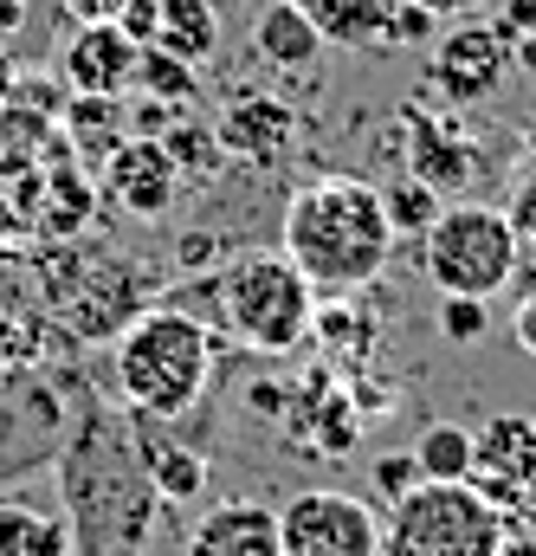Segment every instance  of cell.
<instances>
[{"label": "cell", "instance_id": "1", "mask_svg": "<svg viewBox=\"0 0 536 556\" xmlns=\"http://www.w3.org/2000/svg\"><path fill=\"white\" fill-rule=\"evenodd\" d=\"M59 492L78 556H142V538L155 531V485L142 466V440L104 408L72 420L59 446Z\"/></svg>", "mask_w": 536, "mask_h": 556}, {"label": "cell", "instance_id": "2", "mask_svg": "<svg viewBox=\"0 0 536 556\" xmlns=\"http://www.w3.org/2000/svg\"><path fill=\"white\" fill-rule=\"evenodd\" d=\"M278 253L310 278V291H362L388 273L395 260V227L382 207V188L362 175H317L284 201V233Z\"/></svg>", "mask_w": 536, "mask_h": 556}, {"label": "cell", "instance_id": "3", "mask_svg": "<svg viewBox=\"0 0 536 556\" xmlns=\"http://www.w3.org/2000/svg\"><path fill=\"white\" fill-rule=\"evenodd\" d=\"M168 304L194 311L207 330H227L259 356H284L317 330V291L284 253H233L207 278L181 285Z\"/></svg>", "mask_w": 536, "mask_h": 556}, {"label": "cell", "instance_id": "4", "mask_svg": "<svg viewBox=\"0 0 536 556\" xmlns=\"http://www.w3.org/2000/svg\"><path fill=\"white\" fill-rule=\"evenodd\" d=\"M117 395L136 420H181L214 382V330L181 304H142L117 330Z\"/></svg>", "mask_w": 536, "mask_h": 556}, {"label": "cell", "instance_id": "5", "mask_svg": "<svg viewBox=\"0 0 536 556\" xmlns=\"http://www.w3.org/2000/svg\"><path fill=\"white\" fill-rule=\"evenodd\" d=\"M524 266V233L492 201H446L439 220L420 233V273L439 285V298H498Z\"/></svg>", "mask_w": 536, "mask_h": 556}, {"label": "cell", "instance_id": "6", "mask_svg": "<svg viewBox=\"0 0 536 556\" xmlns=\"http://www.w3.org/2000/svg\"><path fill=\"white\" fill-rule=\"evenodd\" d=\"M505 538H511L505 511L465 479L459 485L420 479L382 518V556H498Z\"/></svg>", "mask_w": 536, "mask_h": 556}, {"label": "cell", "instance_id": "7", "mask_svg": "<svg viewBox=\"0 0 536 556\" xmlns=\"http://www.w3.org/2000/svg\"><path fill=\"white\" fill-rule=\"evenodd\" d=\"M511 72H518V65H511V46H505L498 26H485V20H452V26H439V39H433L426 91H433L446 111H478V104H492V98L505 91Z\"/></svg>", "mask_w": 536, "mask_h": 556}, {"label": "cell", "instance_id": "8", "mask_svg": "<svg viewBox=\"0 0 536 556\" xmlns=\"http://www.w3.org/2000/svg\"><path fill=\"white\" fill-rule=\"evenodd\" d=\"M284 556H382V511L356 492L317 485L278 511Z\"/></svg>", "mask_w": 536, "mask_h": 556}, {"label": "cell", "instance_id": "9", "mask_svg": "<svg viewBox=\"0 0 536 556\" xmlns=\"http://www.w3.org/2000/svg\"><path fill=\"white\" fill-rule=\"evenodd\" d=\"M72 420L59 408V395L39 382V376H20L0 389V485L7 479H26L33 466L59 459Z\"/></svg>", "mask_w": 536, "mask_h": 556}, {"label": "cell", "instance_id": "10", "mask_svg": "<svg viewBox=\"0 0 536 556\" xmlns=\"http://www.w3.org/2000/svg\"><path fill=\"white\" fill-rule=\"evenodd\" d=\"M136 72H142V39H130L117 20H85L59 46V78L72 85V98H130Z\"/></svg>", "mask_w": 536, "mask_h": 556}, {"label": "cell", "instance_id": "11", "mask_svg": "<svg viewBox=\"0 0 536 556\" xmlns=\"http://www.w3.org/2000/svg\"><path fill=\"white\" fill-rule=\"evenodd\" d=\"M401 162L413 181H426V188H472V175H478V149L465 137V124H459V111H420V104H407L401 111Z\"/></svg>", "mask_w": 536, "mask_h": 556}, {"label": "cell", "instance_id": "12", "mask_svg": "<svg viewBox=\"0 0 536 556\" xmlns=\"http://www.w3.org/2000/svg\"><path fill=\"white\" fill-rule=\"evenodd\" d=\"M472 492H485L505 525H511V505L536 485V420L531 415H498L485 433H472Z\"/></svg>", "mask_w": 536, "mask_h": 556}, {"label": "cell", "instance_id": "13", "mask_svg": "<svg viewBox=\"0 0 536 556\" xmlns=\"http://www.w3.org/2000/svg\"><path fill=\"white\" fill-rule=\"evenodd\" d=\"M104 194L130 214V220H162L181 201V162L168 155L162 137H130L104 168H98Z\"/></svg>", "mask_w": 536, "mask_h": 556}, {"label": "cell", "instance_id": "14", "mask_svg": "<svg viewBox=\"0 0 536 556\" xmlns=\"http://www.w3.org/2000/svg\"><path fill=\"white\" fill-rule=\"evenodd\" d=\"M214 142L233 155V162H253V168H278L297 142V111L278 104V98H233L214 124Z\"/></svg>", "mask_w": 536, "mask_h": 556}, {"label": "cell", "instance_id": "15", "mask_svg": "<svg viewBox=\"0 0 536 556\" xmlns=\"http://www.w3.org/2000/svg\"><path fill=\"white\" fill-rule=\"evenodd\" d=\"M181 556H284L278 544V511L271 505H253V498H227L214 511L194 518Z\"/></svg>", "mask_w": 536, "mask_h": 556}, {"label": "cell", "instance_id": "16", "mask_svg": "<svg viewBox=\"0 0 536 556\" xmlns=\"http://www.w3.org/2000/svg\"><path fill=\"white\" fill-rule=\"evenodd\" d=\"M297 7L310 13L330 52H356V59L395 52V0H297Z\"/></svg>", "mask_w": 536, "mask_h": 556}, {"label": "cell", "instance_id": "17", "mask_svg": "<svg viewBox=\"0 0 536 556\" xmlns=\"http://www.w3.org/2000/svg\"><path fill=\"white\" fill-rule=\"evenodd\" d=\"M253 52L271 72H317V59L330 46H323V33L310 26V13L297 0H266L259 20H253Z\"/></svg>", "mask_w": 536, "mask_h": 556}, {"label": "cell", "instance_id": "18", "mask_svg": "<svg viewBox=\"0 0 536 556\" xmlns=\"http://www.w3.org/2000/svg\"><path fill=\"white\" fill-rule=\"evenodd\" d=\"M59 130H65L72 155H78L85 168H104V162L136 137V117H130L124 98H72V104L59 111Z\"/></svg>", "mask_w": 536, "mask_h": 556}, {"label": "cell", "instance_id": "19", "mask_svg": "<svg viewBox=\"0 0 536 556\" xmlns=\"http://www.w3.org/2000/svg\"><path fill=\"white\" fill-rule=\"evenodd\" d=\"M149 46L201 72V65L220 52V13H214V0H155Z\"/></svg>", "mask_w": 536, "mask_h": 556}, {"label": "cell", "instance_id": "20", "mask_svg": "<svg viewBox=\"0 0 536 556\" xmlns=\"http://www.w3.org/2000/svg\"><path fill=\"white\" fill-rule=\"evenodd\" d=\"M0 556H78V538H72V518L65 505L39 511L26 498H0Z\"/></svg>", "mask_w": 536, "mask_h": 556}, {"label": "cell", "instance_id": "21", "mask_svg": "<svg viewBox=\"0 0 536 556\" xmlns=\"http://www.w3.org/2000/svg\"><path fill=\"white\" fill-rule=\"evenodd\" d=\"M136 440H142V420H136ZM142 466H149V485L162 505H194L207 485V459L175 440H142Z\"/></svg>", "mask_w": 536, "mask_h": 556}, {"label": "cell", "instance_id": "22", "mask_svg": "<svg viewBox=\"0 0 536 556\" xmlns=\"http://www.w3.org/2000/svg\"><path fill=\"white\" fill-rule=\"evenodd\" d=\"M413 466H420V479H433V485H459V479H472V433H465L459 420H433V427H420V440H413Z\"/></svg>", "mask_w": 536, "mask_h": 556}, {"label": "cell", "instance_id": "23", "mask_svg": "<svg viewBox=\"0 0 536 556\" xmlns=\"http://www.w3.org/2000/svg\"><path fill=\"white\" fill-rule=\"evenodd\" d=\"M382 207H388V227H395V240H420V233L439 220L446 194H439V188H426V181H413V175H401L395 188H382Z\"/></svg>", "mask_w": 536, "mask_h": 556}, {"label": "cell", "instance_id": "24", "mask_svg": "<svg viewBox=\"0 0 536 556\" xmlns=\"http://www.w3.org/2000/svg\"><path fill=\"white\" fill-rule=\"evenodd\" d=\"M136 85H142V104H168V111H181V104L194 98V65H181V59L142 46V72H136Z\"/></svg>", "mask_w": 536, "mask_h": 556}, {"label": "cell", "instance_id": "25", "mask_svg": "<svg viewBox=\"0 0 536 556\" xmlns=\"http://www.w3.org/2000/svg\"><path fill=\"white\" fill-rule=\"evenodd\" d=\"M485 330H492L485 298H439V337L446 343H478Z\"/></svg>", "mask_w": 536, "mask_h": 556}, {"label": "cell", "instance_id": "26", "mask_svg": "<svg viewBox=\"0 0 536 556\" xmlns=\"http://www.w3.org/2000/svg\"><path fill=\"white\" fill-rule=\"evenodd\" d=\"M413 485H420V466H413V453H382V459H375V492H382L388 505H395V498H407Z\"/></svg>", "mask_w": 536, "mask_h": 556}, {"label": "cell", "instance_id": "27", "mask_svg": "<svg viewBox=\"0 0 536 556\" xmlns=\"http://www.w3.org/2000/svg\"><path fill=\"white\" fill-rule=\"evenodd\" d=\"M439 39V20L413 0H395V46H433Z\"/></svg>", "mask_w": 536, "mask_h": 556}, {"label": "cell", "instance_id": "28", "mask_svg": "<svg viewBox=\"0 0 536 556\" xmlns=\"http://www.w3.org/2000/svg\"><path fill=\"white\" fill-rule=\"evenodd\" d=\"M492 26L505 33V46H518V39H531V33H536V0H505V13H498Z\"/></svg>", "mask_w": 536, "mask_h": 556}, {"label": "cell", "instance_id": "29", "mask_svg": "<svg viewBox=\"0 0 536 556\" xmlns=\"http://www.w3.org/2000/svg\"><path fill=\"white\" fill-rule=\"evenodd\" d=\"M130 7L136 0H65V13H72L78 26H85V20H124Z\"/></svg>", "mask_w": 536, "mask_h": 556}, {"label": "cell", "instance_id": "30", "mask_svg": "<svg viewBox=\"0 0 536 556\" xmlns=\"http://www.w3.org/2000/svg\"><path fill=\"white\" fill-rule=\"evenodd\" d=\"M511 337H518V350H524V356H536V291L511 311Z\"/></svg>", "mask_w": 536, "mask_h": 556}, {"label": "cell", "instance_id": "31", "mask_svg": "<svg viewBox=\"0 0 536 556\" xmlns=\"http://www.w3.org/2000/svg\"><path fill=\"white\" fill-rule=\"evenodd\" d=\"M413 7H426L439 26H452V20H478V7H485V0H413Z\"/></svg>", "mask_w": 536, "mask_h": 556}, {"label": "cell", "instance_id": "32", "mask_svg": "<svg viewBox=\"0 0 536 556\" xmlns=\"http://www.w3.org/2000/svg\"><path fill=\"white\" fill-rule=\"evenodd\" d=\"M26 26V0H0V46Z\"/></svg>", "mask_w": 536, "mask_h": 556}, {"label": "cell", "instance_id": "33", "mask_svg": "<svg viewBox=\"0 0 536 556\" xmlns=\"http://www.w3.org/2000/svg\"><path fill=\"white\" fill-rule=\"evenodd\" d=\"M511 65H518V72H531V78H536V33H531V39H518V46H511Z\"/></svg>", "mask_w": 536, "mask_h": 556}, {"label": "cell", "instance_id": "34", "mask_svg": "<svg viewBox=\"0 0 536 556\" xmlns=\"http://www.w3.org/2000/svg\"><path fill=\"white\" fill-rule=\"evenodd\" d=\"M214 253H220V247H214L207 233H201V240H181V260H188V266H194V260H214Z\"/></svg>", "mask_w": 536, "mask_h": 556}, {"label": "cell", "instance_id": "35", "mask_svg": "<svg viewBox=\"0 0 536 556\" xmlns=\"http://www.w3.org/2000/svg\"><path fill=\"white\" fill-rule=\"evenodd\" d=\"M498 556H536V538L531 531H511V538H505V551Z\"/></svg>", "mask_w": 536, "mask_h": 556}, {"label": "cell", "instance_id": "36", "mask_svg": "<svg viewBox=\"0 0 536 556\" xmlns=\"http://www.w3.org/2000/svg\"><path fill=\"white\" fill-rule=\"evenodd\" d=\"M13 98V59H7V46H0V104Z\"/></svg>", "mask_w": 536, "mask_h": 556}, {"label": "cell", "instance_id": "37", "mask_svg": "<svg viewBox=\"0 0 536 556\" xmlns=\"http://www.w3.org/2000/svg\"><path fill=\"white\" fill-rule=\"evenodd\" d=\"M531 155H536V130H531Z\"/></svg>", "mask_w": 536, "mask_h": 556}]
</instances>
